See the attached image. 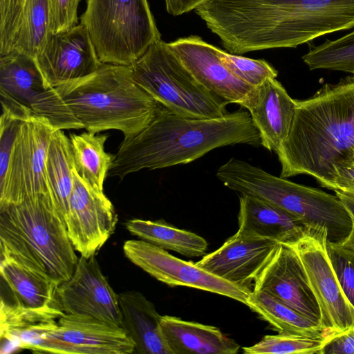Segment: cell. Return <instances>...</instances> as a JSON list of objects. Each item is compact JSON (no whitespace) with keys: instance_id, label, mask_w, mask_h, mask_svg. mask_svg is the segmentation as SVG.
Returning <instances> with one entry per match:
<instances>
[{"instance_id":"8d00e7d4","label":"cell","mask_w":354,"mask_h":354,"mask_svg":"<svg viewBox=\"0 0 354 354\" xmlns=\"http://www.w3.org/2000/svg\"><path fill=\"white\" fill-rule=\"evenodd\" d=\"M80 0H48L50 32L58 33L77 25Z\"/></svg>"},{"instance_id":"4fadbf2b","label":"cell","mask_w":354,"mask_h":354,"mask_svg":"<svg viewBox=\"0 0 354 354\" xmlns=\"http://www.w3.org/2000/svg\"><path fill=\"white\" fill-rule=\"evenodd\" d=\"M117 223L118 214L104 192L86 182L74 167L66 224L75 250L86 258L95 256L114 232Z\"/></svg>"},{"instance_id":"484cf974","label":"cell","mask_w":354,"mask_h":354,"mask_svg":"<svg viewBox=\"0 0 354 354\" xmlns=\"http://www.w3.org/2000/svg\"><path fill=\"white\" fill-rule=\"evenodd\" d=\"M73 169L74 162L69 138L62 130H55L52 135L48 151L46 175L50 197L65 223L73 186Z\"/></svg>"},{"instance_id":"9c48e42d","label":"cell","mask_w":354,"mask_h":354,"mask_svg":"<svg viewBox=\"0 0 354 354\" xmlns=\"http://www.w3.org/2000/svg\"><path fill=\"white\" fill-rule=\"evenodd\" d=\"M0 96L1 108L22 120L45 119L56 130L84 129L35 59L26 54L13 50L0 56Z\"/></svg>"},{"instance_id":"ac0fdd59","label":"cell","mask_w":354,"mask_h":354,"mask_svg":"<svg viewBox=\"0 0 354 354\" xmlns=\"http://www.w3.org/2000/svg\"><path fill=\"white\" fill-rule=\"evenodd\" d=\"M280 243L237 232L216 250L196 263L239 287L250 289Z\"/></svg>"},{"instance_id":"ba28073f","label":"cell","mask_w":354,"mask_h":354,"mask_svg":"<svg viewBox=\"0 0 354 354\" xmlns=\"http://www.w3.org/2000/svg\"><path fill=\"white\" fill-rule=\"evenodd\" d=\"M131 68L134 81L174 113L201 119L218 118L227 113L229 102L201 84L161 39Z\"/></svg>"},{"instance_id":"6da1fadb","label":"cell","mask_w":354,"mask_h":354,"mask_svg":"<svg viewBox=\"0 0 354 354\" xmlns=\"http://www.w3.org/2000/svg\"><path fill=\"white\" fill-rule=\"evenodd\" d=\"M213 24L232 54L296 48L354 28V0H214Z\"/></svg>"},{"instance_id":"f1b7e54d","label":"cell","mask_w":354,"mask_h":354,"mask_svg":"<svg viewBox=\"0 0 354 354\" xmlns=\"http://www.w3.org/2000/svg\"><path fill=\"white\" fill-rule=\"evenodd\" d=\"M247 306L279 333H327L319 323L304 316L268 293L252 292Z\"/></svg>"},{"instance_id":"277c9868","label":"cell","mask_w":354,"mask_h":354,"mask_svg":"<svg viewBox=\"0 0 354 354\" xmlns=\"http://www.w3.org/2000/svg\"><path fill=\"white\" fill-rule=\"evenodd\" d=\"M54 87L86 131L118 130L124 139L147 127L162 106L134 81L131 66L102 64Z\"/></svg>"},{"instance_id":"d6986e66","label":"cell","mask_w":354,"mask_h":354,"mask_svg":"<svg viewBox=\"0 0 354 354\" xmlns=\"http://www.w3.org/2000/svg\"><path fill=\"white\" fill-rule=\"evenodd\" d=\"M168 44L185 67L205 88L229 103L243 106L254 88L227 68L218 56L217 47L198 35L179 38Z\"/></svg>"},{"instance_id":"1f68e13d","label":"cell","mask_w":354,"mask_h":354,"mask_svg":"<svg viewBox=\"0 0 354 354\" xmlns=\"http://www.w3.org/2000/svg\"><path fill=\"white\" fill-rule=\"evenodd\" d=\"M331 335L279 333L267 335L253 346L243 347L245 354H319Z\"/></svg>"},{"instance_id":"7402d4cb","label":"cell","mask_w":354,"mask_h":354,"mask_svg":"<svg viewBox=\"0 0 354 354\" xmlns=\"http://www.w3.org/2000/svg\"><path fill=\"white\" fill-rule=\"evenodd\" d=\"M239 233L292 245L308 227L287 212L257 197L241 194L238 214Z\"/></svg>"},{"instance_id":"9a60e30c","label":"cell","mask_w":354,"mask_h":354,"mask_svg":"<svg viewBox=\"0 0 354 354\" xmlns=\"http://www.w3.org/2000/svg\"><path fill=\"white\" fill-rule=\"evenodd\" d=\"M56 298L65 313L89 315L122 327L118 294L95 256L79 257L71 277L58 286Z\"/></svg>"},{"instance_id":"cb8c5ba5","label":"cell","mask_w":354,"mask_h":354,"mask_svg":"<svg viewBox=\"0 0 354 354\" xmlns=\"http://www.w3.org/2000/svg\"><path fill=\"white\" fill-rule=\"evenodd\" d=\"M160 328L171 354H235L240 346L217 327L162 315Z\"/></svg>"},{"instance_id":"30bf717a","label":"cell","mask_w":354,"mask_h":354,"mask_svg":"<svg viewBox=\"0 0 354 354\" xmlns=\"http://www.w3.org/2000/svg\"><path fill=\"white\" fill-rule=\"evenodd\" d=\"M55 130L45 119L32 117L22 121L6 171L0 179V210L32 196L50 195L46 160Z\"/></svg>"},{"instance_id":"ab89813d","label":"cell","mask_w":354,"mask_h":354,"mask_svg":"<svg viewBox=\"0 0 354 354\" xmlns=\"http://www.w3.org/2000/svg\"><path fill=\"white\" fill-rule=\"evenodd\" d=\"M207 0H165L167 11L178 16L195 10Z\"/></svg>"},{"instance_id":"7c38bea8","label":"cell","mask_w":354,"mask_h":354,"mask_svg":"<svg viewBox=\"0 0 354 354\" xmlns=\"http://www.w3.org/2000/svg\"><path fill=\"white\" fill-rule=\"evenodd\" d=\"M126 257L145 272L170 286H186L221 295L248 305L252 290L243 288L201 268L192 261L177 258L142 239L127 240Z\"/></svg>"},{"instance_id":"8992f818","label":"cell","mask_w":354,"mask_h":354,"mask_svg":"<svg viewBox=\"0 0 354 354\" xmlns=\"http://www.w3.org/2000/svg\"><path fill=\"white\" fill-rule=\"evenodd\" d=\"M216 176L227 188L275 205L308 227L326 228L330 242L343 243L352 231L350 214L336 195L275 176L235 158L219 167Z\"/></svg>"},{"instance_id":"8fae6325","label":"cell","mask_w":354,"mask_h":354,"mask_svg":"<svg viewBox=\"0 0 354 354\" xmlns=\"http://www.w3.org/2000/svg\"><path fill=\"white\" fill-rule=\"evenodd\" d=\"M327 230L308 227L292 246L304 267L318 303L320 324L328 334L335 335L354 326V309L345 297L330 262Z\"/></svg>"},{"instance_id":"d590c367","label":"cell","mask_w":354,"mask_h":354,"mask_svg":"<svg viewBox=\"0 0 354 354\" xmlns=\"http://www.w3.org/2000/svg\"><path fill=\"white\" fill-rule=\"evenodd\" d=\"M22 120L1 108L0 118V179L8 167L10 154Z\"/></svg>"},{"instance_id":"60d3db41","label":"cell","mask_w":354,"mask_h":354,"mask_svg":"<svg viewBox=\"0 0 354 354\" xmlns=\"http://www.w3.org/2000/svg\"><path fill=\"white\" fill-rule=\"evenodd\" d=\"M335 192L350 214L354 225V194L339 190H335Z\"/></svg>"},{"instance_id":"4316f807","label":"cell","mask_w":354,"mask_h":354,"mask_svg":"<svg viewBox=\"0 0 354 354\" xmlns=\"http://www.w3.org/2000/svg\"><path fill=\"white\" fill-rule=\"evenodd\" d=\"M126 228L142 240L188 257L203 256L207 250V242L202 236L162 221L131 219Z\"/></svg>"},{"instance_id":"74e56055","label":"cell","mask_w":354,"mask_h":354,"mask_svg":"<svg viewBox=\"0 0 354 354\" xmlns=\"http://www.w3.org/2000/svg\"><path fill=\"white\" fill-rule=\"evenodd\" d=\"M319 354H354V326L331 335Z\"/></svg>"},{"instance_id":"e575fe53","label":"cell","mask_w":354,"mask_h":354,"mask_svg":"<svg viewBox=\"0 0 354 354\" xmlns=\"http://www.w3.org/2000/svg\"><path fill=\"white\" fill-rule=\"evenodd\" d=\"M24 0H0V56L12 50Z\"/></svg>"},{"instance_id":"f546056e","label":"cell","mask_w":354,"mask_h":354,"mask_svg":"<svg viewBox=\"0 0 354 354\" xmlns=\"http://www.w3.org/2000/svg\"><path fill=\"white\" fill-rule=\"evenodd\" d=\"M50 35L48 0H24L11 50L35 59Z\"/></svg>"},{"instance_id":"83f0119b","label":"cell","mask_w":354,"mask_h":354,"mask_svg":"<svg viewBox=\"0 0 354 354\" xmlns=\"http://www.w3.org/2000/svg\"><path fill=\"white\" fill-rule=\"evenodd\" d=\"M107 138V135L88 131L69 136L75 169L86 182L100 191H103L114 158L113 154L104 150Z\"/></svg>"},{"instance_id":"2e32d148","label":"cell","mask_w":354,"mask_h":354,"mask_svg":"<svg viewBox=\"0 0 354 354\" xmlns=\"http://www.w3.org/2000/svg\"><path fill=\"white\" fill-rule=\"evenodd\" d=\"M253 292L270 294L304 316L320 324L321 313L303 263L295 248L279 243L256 278Z\"/></svg>"},{"instance_id":"836d02e7","label":"cell","mask_w":354,"mask_h":354,"mask_svg":"<svg viewBox=\"0 0 354 354\" xmlns=\"http://www.w3.org/2000/svg\"><path fill=\"white\" fill-rule=\"evenodd\" d=\"M326 250L341 288L354 309V249L327 241Z\"/></svg>"},{"instance_id":"f35d334b","label":"cell","mask_w":354,"mask_h":354,"mask_svg":"<svg viewBox=\"0 0 354 354\" xmlns=\"http://www.w3.org/2000/svg\"><path fill=\"white\" fill-rule=\"evenodd\" d=\"M333 190L354 194V165L346 164L338 169Z\"/></svg>"},{"instance_id":"4dcf8cb0","label":"cell","mask_w":354,"mask_h":354,"mask_svg":"<svg viewBox=\"0 0 354 354\" xmlns=\"http://www.w3.org/2000/svg\"><path fill=\"white\" fill-rule=\"evenodd\" d=\"M302 59L310 70L328 69L354 75V30L310 48Z\"/></svg>"},{"instance_id":"ffe728a7","label":"cell","mask_w":354,"mask_h":354,"mask_svg":"<svg viewBox=\"0 0 354 354\" xmlns=\"http://www.w3.org/2000/svg\"><path fill=\"white\" fill-rule=\"evenodd\" d=\"M50 335L71 347L75 354L134 353L135 344L127 331L93 317L62 315Z\"/></svg>"},{"instance_id":"5b68a950","label":"cell","mask_w":354,"mask_h":354,"mask_svg":"<svg viewBox=\"0 0 354 354\" xmlns=\"http://www.w3.org/2000/svg\"><path fill=\"white\" fill-rule=\"evenodd\" d=\"M0 246L1 252L48 275L59 285L71 277L79 259L49 194L0 210Z\"/></svg>"},{"instance_id":"7bdbcfd3","label":"cell","mask_w":354,"mask_h":354,"mask_svg":"<svg viewBox=\"0 0 354 354\" xmlns=\"http://www.w3.org/2000/svg\"><path fill=\"white\" fill-rule=\"evenodd\" d=\"M346 164L354 165V153H353V155L351 156L350 160H348V162Z\"/></svg>"},{"instance_id":"3957f363","label":"cell","mask_w":354,"mask_h":354,"mask_svg":"<svg viewBox=\"0 0 354 354\" xmlns=\"http://www.w3.org/2000/svg\"><path fill=\"white\" fill-rule=\"evenodd\" d=\"M261 145L248 111L238 110L218 118H189L161 106L140 133L122 142L108 172L122 180L142 169L187 164L221 147Z\"/></svg>"},{"instance_id":"52a82bcc","label":"cell","mask_w":354,"mask_h":354,"mask_svg":"<svg viewBox=\"0 0 354 354\" xmlns=\"http://www.w3.org/2000/svg\"><path fill=\"white\" fill-rule=\"evenodd\" d=\"M80 24L102 64L131 66L161 39L147 0H86Z\"/></svg>"},{"instance_id":"44dd1931","label":"cell","mask_w":354,"mask_h":354,"mask_svg":"<svg viewBox=\"0 0 354 354\" xmlns=\"http://www.w3.org/2000/svg\"><path fill=\"white\" fill-rule=\"evenodd\" d=\"M242 107L250 113L259 132L261 145L276 153L289 134L296 100L276 78H270L254 88Z\"/></svg>"},{"instance_id":"d4e9b609","label":"cell","mask_w":354,"mask_h":354,"mask_svg":"<svg viewBox=\"0 0 354 354\" xmlns=\"http://www.w3.org/2000/svg\"><path fill=\"white\" fill-rule=\"evenodd\" d=\"M0 273L10 299L1 297L11 303L31 308H41L57 300L59 283L41 272L1 252Z\"/></svg>"},{"instance_id":"d6a6232c","label":"cell","mask_w":354,"mask_h":354,"mask_svg":"<svg viewBox=\"0 0 354 354\" xmlns=\"http://www.w3.org/2000/svg\"><path fill=\"white\" fill-rule=\"evenodd\" d=\"M216 50L218 57L227 68L237 78L254 88L267 79L277 77V71L264 59L245 57L218 48Z\"/></svg>"},{"instance_id":"603a6c76","label":"cell","mask_w":354,"mask_h":354,"mask_svg":"<svg viewBox=\"0 0 354 354\" xmlns=\"http://www.w3.org/2000/svg\"><path fill=\"white\" fill-rule=\"evenodd\" d=\"M122 327L135 344L134 353L171 354L163 338L160 319L154 304L136 290L118 294Z\"/></svg>"},{"instance_id":"7a4b0ae2","label":"cell","mask_w":354,"mask_h":354,"mask_svg":"<svg viewBox=\"0 0 354 354\" xmlns=\"http://www.w3.org/2000/svg\"><path fill=\"white\" fill-rule=\"evenodd\" d=\"M353 153L354 75L296 100L289 134L276 152L280 177L309 175L333 190L337 171Z\"/></svg>"},{"instance_id":"e0dca14e","label":"cell","mask_w":354,"mask_h":354,"mask_svg":"<svg viewBox=\"0 0 354 354\" xmlns=\"http://www.w3.org/2000/svg\"><path fill=\"white\" fill-rule=\"evenodd\" d=\"M35 61L45 80L53 87L85 77L102 64L81 24L50 35Z\"/></svg>"},{"instance_id":"b9f144b4","label":"cell","mask_w":354,"mask_h":354,"mask_svg":"<svg viewBox=\"0 0 354 354\" xmlns=\"http://www.w3.org/2000/svg\"><path fill=\"white\" fill-rule=\"evenodd\" d=\"M343 243L354 249V225H353V229L350 235Z\"/></svg>"},{"instance_id":"5bb4252c","label":"cell","mask_w":354,"mask_h":354,"mask_svg":"<svg viewBox=\"0 0 354 354\" xmlns=\"http://www.w3.org/2000/svg\"><path fill=\"white\" fill-rule=\"evenodd\" d=\"M64 312L57 300L48 306L31 308L1 299L0 337L1 352L17 349L59 354H75L64 342L54 338L50 331Z\"/></svg>"}]
</instances>
